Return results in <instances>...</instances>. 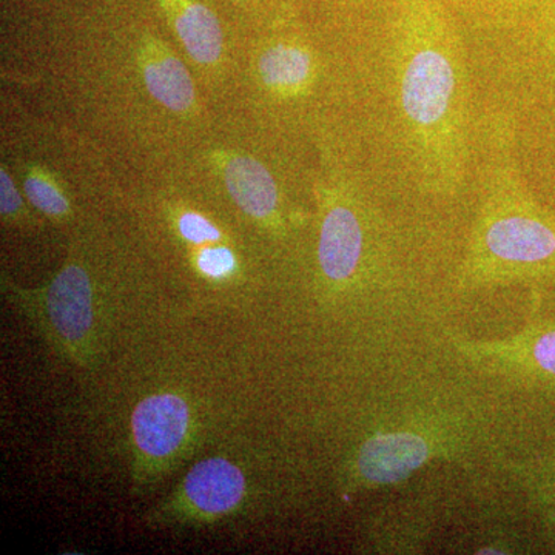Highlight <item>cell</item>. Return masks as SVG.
<instances>
[{"mask_svg":"<svg viewBox=\"0 0 555 555\" xmlns=\"http://www.w3.org/2000/svg\"><path fill=\"white\" fill-rule=\"evenodd\" d=\"M448 449L440 430L425 426L383 430L358 448L350 478L356 488L400 483Z\"/></svg>","mask_w":555,"mask_h":555,"instance_id":"obj_4","label":"cell"},{"mask_svg":"<svg viewBox=\"0 0 555 555\" xmlns=\"http://www.w3.org/2000/svg\"><path fill=\"white\" fill-rule=\"evenodd\" d=\"M259 75L269 90L283 98L305 94L317 76L313 54L299 43L278 42L259 57Z\"/></svg>","mask_w":555,"mask_h":555,"instance_id":"obj_12","label":"cell"},{"mask_svg":"<svg viewBox=\"0 0 555 555\" xmlns=\"http://www.w3.org/2000/svg\"><path fill=\"white\" fill-rule=\"evenodd\" d=\"M467 357L503 369L529 385L555 390V321L532 313L520 334L502 341L459 345Z\"/></svg>","mask_w":555,"mask_h":555,"instance_id":"obj_6","label":"cell"},{"mask_svg":"<svg viewBox=\"0 0 555 555\" xmlns=\"http://www.w3.org/2000/svg\"><path fill=\"white\" fill-rule=\"evenodd\" d=\"M9 294L43 331L57 352L86 366L96 352V312L89 273L67 264L47 286L24 291L9 287Z\"/></svg>","mask_w":555,"mask_h":555,"instance_id":"obj_3","label":"cell"},{"mask_svg":"<svg viewBox=\"0 0 555 555\" xmlns=\"http://www.w3.org/2000/svg\"><path fill=\"white\" fill-rule=\"evenodd\" d=\"M386 53L390 112L415 178L433 195L454 196L473 145L465 51L443 22L415 14Z\"/></svg>","mask_w":555,"mask_h":555,"instance_id":"obj_1","label":"cell"},{"mask_svg":"<svg viewBox=\"0 0 555 555\" xmlns=\"http://www.w3.org/2000/svg\"><path fill=\"white\" fill-rule=\"evenodd\" d=\"M480 206L460 291L503 284H555V215L532 196L517 166L513 120L494 115L481 127Z\"/></svg>","mask_w":555,"mask_h":555,"instance_id":"obj_2","label":"cell"},{"mask_svg":"<svg viewBox=\"0 0 555 555\" xmlns=\"http://www.w3.org/2000/svg\"><path fill=\"white\" fill-rule=\"evenodd\" d=\"M22 201L20 193L14 188L13 181L5 170L0 171V210L9 219H17L22 214Z\"/></svg>","mask_w":555,"mask_h":555,"instance_id":"obj_17","label":"cell"},{"mask_svg":"<svg viewBox=\"0 0 555 555\" xmlns=\"http://www.w3.org/2000/svg\"><path fill=\"white\" fill-rule=\"evenodd\" d=\"M225 185L241 210L270 228H281L280 190L275 179L259 160L230 156L222 166Z\"/></svg>","mask_w":555,"mask_h":555,"instance_id":"obj_9","label":"cell"},{"mask_svg":"<svg viewBox=\"0 0 555 555\" xmlns=\"http://www.w3.org/2000/svg\"><path fill=\"white\" fill-rule=\"evenodd\" d=\"M543 47H545L543 51L555 67V16L546 22L545 33H543Z\"/></svg>","mask_w":555,"mask_h":555,"instance_id":"obj_18","label":"cell"},{"mask_svg":"<svg viewBox=\"0 0 555 555\" xmlns=\"http://www.w3.org/2000/svg\"><path fill=\"white\" fill-rule=\"evenodd\" d=\"M246 495L243 470L228 459L211 456L192 467L166 511L192 520L214 521L238 511Z\"/></svg>","mask_w":555,"mask_h":555,"instance_id":"obj_8","label":"cell"},{"mask_svg":"<svg viewBox=\"0 0 555 555\" xmlns=\"http://www.w3.org/2000/svg\"><path fill=\"white\" fill-rule=\"evenodd\" d=\"M369 230L353 193L327 190L321 218L318 266L328 283L352 284L366 268Z\"/></svg>","mask_w":555,"mask_h":555,"instance_id":"obj_5","label":"cell"},{"mask_svg":"<svg viewBox=\"0 0 555 555\" xmlns=\"http://www.w3.org/2000/svg\"><path fill=\"white\" fill-rule=\"evenodd\" d=\"M145 86L160 104L177 113H188L195 104V87L188 68L158 39H150L142 50Z\"/></svg>","mask_w":555,"mask_h":555,"instance_id":"obj_10","label":"cell"},{"mask_svg":"<svg viewBox=\"0 0 555 555\" xmlns=\"http://www.w3.org/2000/svg\"><path fill=\"white\" fill-rule=\"evenodd\" d=\"M25 193H27L33 206L38 207L47 217L67 219L72 214L64 193L49 178L31 175L25 181Z\"/></svg>","mask_w":555,"mask_h":555,"instance_id":"obj_14","label":"cell"},{"mask_svg":"<svg viewBox=\"0 0 555 555\" xmlns=\"http://www.w3.org/2000/svg\"><path fill=\"white\" fill-rule=\"evenodd\" d=\"M235 254L225 246L204 247L196 257V268L208 280H229L236 272Z\"/></svg>","mask_w":555,"mask_h":555,"instance_id":"obj_15","label":"cell"},{"mask_svg":"<svg viewBox=\"0 0 555 555\" xmlns=\"http://www.w3.org/2000/svg\"><path fill=\"white\" fill-rule=\"evenodd\" d=\"M518 476L528 489L555 547V454L526 463L518 469Z\"/></svg>","mask_w":555,"mask_h":555,"instance_id":"obj_13","label":"cell"},{"mask_svg":"<svg viewBox=\"0 0 555 555\" xmlns=\"http://www.w3.org/2000/svg\"><path fill=\"white\" fill-rule=\"evenodd\" d=\"M131 434L142 463L152 469H166L192 441L189 404L175 393L144 398L131 415Z\"/></svg>","mask_w":555,"mask_h":555,"instance_id":"obj_7","label":"cell"},{"mask_svg":"<svg viewBox=\"0 0 555 555\" xmlns=\"http://www.w3.org/2000/svg\"><path fill=\"white\" fill-rule=\"evenodd\" d=\"M179 39L198 64L211 65L222 53V31L217 14L201 0H159Z\"/></svg>","mask_w":555,"mask_h":555,"instance_id":"obj_11","label":"cell"},{"mask_svg":"<svg viewBox=\"0 0 555 555\" xmlns=\"http://www.w3.org/2000/svg\"><path fill=\"white\" fill-rule=\"evenodd\" d=\"M178 229L182 238L196 244V246L217 244L222 238L221 232L214 222L208 221L203 215L193 214V211L179 217Z\"/></svg>","mask_w":555,"mask_h":555,"instance_id":"obj_16","label":"cell"}]
</instances>
